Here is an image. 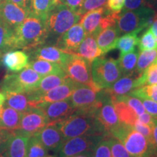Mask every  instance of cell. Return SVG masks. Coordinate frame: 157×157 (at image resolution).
Listing matches in <instances>:
<instances>
[{
	"instance_id": "1",
	"label": "cell",
	"mask_w": 157,
	"mask_h": 157,
	"mask_svg": "<svg viewBox=\"0 0 157 157\" xmlns=\"http://www.w3.org/2000/svg\"><path fill=\"white\" fill-rule=\"evenodd\" d=\"M49 36L46 21L29 14L19 25L13 29L10 49L34 50L45 42Z\"/></svg>"
},
{
	"instance_id": "2",
	"label": "cell",
	"mask_w": 157,
	"mask_h": 157,
	"mask_svg": "<svg viewBox=\"0 0 157 157\" xmlns=\"http://www.w3.org/2000/svg\"><path fill=\"white\" fill-rule=\"evenodd\" d=\"M96 113L75 111L68 117L55 124L65 140L84 135L108 134L98 120Z\"/></svg>"
},
{
	"instance_id": "3",
	"label": "cell",
	"mask_w": 157,
	"mask_h": 157,
	"mask_svg": "<svg viewBox=\"0 0 157 157\" xmlns=\"http://www.w3.org/2000/svg\"><path fill=\"white\" fill-rule=\"evenodd\" d=\"M109 135L120 141L132 157H155L156 155L154 146L132 127L121 123Z\"/></svg>"
},
{
	"instance_id": "4",
	"label": "cell",
	"mask_w": 157,
	"mask_h": 157,
	"mask_svg": "<svg viewBox=\"0 0 157 157\" xmlns=\"http://www.w3.org/2000/svg\"><path fill=\"white\" fill-rule=\"evenodd\" d=\"M155 16V12L148 7L135 10H121L118 15L116 25L119 34L139 33L151 24Z\"/></svg>"
},
{
	"instance_id": "5",
	"label": "cell",
	"mask_w": 157,
	"mask_h": 157,
	"mask_svg": "<svg viewBox=\"0 0 157 157\" xmlns=\"http://www.w3.org/2000/svg\"><path fill=\"white\" fill-rule=\"evenodd\" d=\"M91 72L93 83L100 91L111 87L121 76L118 60L101 56L91 63Z\"/></svg>"
},
{
	"instance_id": "6",
	"label": "cell",
	"mask_w": 157,
	"mask_h": 157,
	"mask_svg": "<svg viewBox=\"0 0 157 157\" xmlns=\"http://www.w3.org/2000/svg\"><path fill=\"white\" fill-rule=\"evenodd\" d=\"M42 76L29 66L15 74L5 75L0 83V87L5 93H29L39 84Z\"/></svg>"
},
{
	"instance_id": "7",
	"label": "cell",
	"mask_w": 157,
	"mask_h": 157,
	"mask_svg": "<svg viewBox=\"0 0 157 157\" xmlns=\"http://www.w3.org/2000/svg\"><path fill=\"white\" fill-rule=\"evenodd\" d=\"M82 16L63 3L58 4L46 19L49 35L58 38L74 25L79 22Z\"/></svg>"
},
{
	"instance_id": "8",
	"label": "cell",
	"mask_w": 157,
	"mask_h": 157,
	"mask_svg": "<svg viewBox=\"0 0 157 157\" xmlns=\"http://www.w3.org/2000/svg\"><path fill=\"white\" fill-rule=\"evenodd\" d=\"M120 12L111 11L104 6L84 14L79 23L84 29L86 35H93L95 37L103 29L116 25Z\"/></svg>"
},
{
	"instance_id": "9",
	"label": "cell",
	"mask_w": 157,
	"mask_h": 157,
	"mask_svg": "<svg viewBox=\"0 0 157 157\" xmlns=\"http://www.w3.org/2000/svg\"><path fill=\"white\" fill-rule=\"evenodd\" d=\"M103 90L96 91L87 85L78 84L69 98L75 111L97 112L101 106Z\"/></svg>"
},
{
	"instance_id": "10",
	"label": "cell",
	"mask_w": 157,
	"mask_h": 157,
	"mask_svg": "<svg viewBox=\"0 0 157 157\" xmlns=\"http://www.w3.org/2000/svg\"><path fill=\"white\" fill-rule=\"evenodd\" d=\"M107 135L88 134L65 140L58 151L59 157H71L87 151H93L98 143Z\"/></svg>"
},
{
	"instance_id": "11",
	"label": "cell",
	"mask_w": 157,
	"mask_h": 157,
	"mask_svg": "<svg viewBox=\"0 0 157 157\" xmlns=\"http://www.w3.org/2000/svg\"><path fill=\"white\" fill-rule=\"evenodd\" d=\"M64 71L69 78L78 84L87 85L96 91V88L92 78L91 63L82 57L73 55L72 58L63 68Z\"/></svg>"
},
{
	"instance_id": "12",
	"label": "cell",
	"mask_w": 157,
	"mask_h": 157,
	"mask_svg": "<svg viewBox=\"0 0 157 157\" xmlns=\"http://www.w3.org/2000/svg\"><path fill=\"white\" fill-rule=\"evenodd\" d=\"M49 123L50 121L42 111L37 108H33L22 113L18 128L14 132L30 137L36 135Z\"/></svg>"
},
{
	"instance_id": "13",
	"label": "cell",
	"mask_w": 157,
	"mask_h": 157,
	"mask_svg": "<svg viewBox=\"0 0 157 157\" xmlns=\"http://www.w3.org/2000/svg\"><path fill=\"white\" fill-rule=\"evenodd\" d=\"M36 108L42 111L50 123H56L63 120L75 111L69 98L52 103H41Z\"/></svg>"
},
{
	"instance_id": "14",
	"label": "cell",
	"mask_w": 157,
	"mask_h": 157,
	"mask_svg": "<svg viewBox=\"0 0 157 157\" xmlns=\"http://www.w3.org/2000/svg\"><path fill=\"white\" fill-rule=\"evenodd\" d=\"M103 93L101 105L98 109L96 117L108 134H110L120 125L121 122L116 113L111 96L105 93L104 90Z\"/></svg>"
},
{
	"instance_id": "15",
	"label": "cell",
	"mask_w": 157,
	"mask_h": 157,
	"mask_svg": "<svg viewBox=\"0 0 157 157\" xmlns=\"http://www.w3.org/2000/svg\"><path fill=\"white\" fill-rule=\"evenodd\" d=\"M86 36V33L80 23H76L59 36L56 47L67 53L74 55Z\"/></svg>"
},
{
	"instance_id": "16",
	"label": "cell",
	"mask_w": 157,
	"mask_h": 157,
	"mask_svg": "<svg viewBox=\"0 0 157 157\" xmlns=\"http://www.w3.org/2000/svg\"><path fill=\"white\" fill-rule=\"evenodd\" d=\"M30 14L28 10L7 0L0 2V19L10 28L15 29Z\"/></svg>"
},
{
	"instance_id": "17",
	"label": "cell",
	"mask_w": 157,
	"mask_h": 157,
	"mask_svg": "<svg viewBox=\"0 0 157 157\" xmlns=\"http://www.w3.org/2000/svg\"><path fill=\"white\" fill-rule=\"evenodd\" d=\"M35 136L48 151L56 152H58L65 141L61 132L55 123H49Z\"/></svg>"
},
{
	"instance_id": "18",
	"label": "cell",
	"mask_w": 157,
	"mask_h": 157,
	"mask_svg": "<svg viewBox=\"0 0 157 157\" xmlns=\"http://www.w3.org/2000/svg\"><path fill=\"white\" fill-rule=\"evenodd\" d=\"M72 56V54L65 52L56 46H40L33 51L34 58L56 63L60 65L63 68L68 63Z\"/></svg>"
},
{
	"instance_id": "19",
	"label": "cell",
	"mask_w": 157,
	"mask_h": 157,
	"mask_svg": "<svg viewBox=\"0 0 157 157\" xmlns=\"http://www.w3.org/2000/svg\"><path fill=\"white\" fill-rule=\"evenodd\" d=\"M76 85V82H74L71 78H68L63 84L49 90L41 95L37 100V105L41 103H52L68 99L73 93Z\"/></svg>"
},
{
	"instance_id": "20",
	"label": "cell",
	"mask_w": 157,
	"mask_h": 157,
	"mask_svg": "<svg viewBox=\"0 0 157 157\" xmlns=\"http://www.w3.org/2000/svg\"><path fill=\"white\" fill-rule=\"evenodd\" d=\"M4 95L6 105L21 113L36 106V102L29 93H5Z\"/></svg>"
},
{
	"instance_id": "21",
	"label": "cell",
	"mask_w": 157,
	"mask_h": 157,
	"mask_svg": "<svg viewBox=\"0 0 157 157\" xmlns=\"http://www.w3.org/2000/svg\"><path fill=\"white\" fill-rule=\"evenodd\" d=\"M29 57L25 52L21 50L7 51L1 57V62L9 71H21L29 65Z\"/></svg>"
},
{
	"instance_id": "22",
	"label": "cell",
	"mask_w": 157,
	"mask_h": 157,
	"mask_svg": "<svg viewBox=\"0 0 157 157\" xmlns=\"http://www.w3.org/2000/svg\"><path fill=\"white\" fill-rule=\"evenodd\" d=\"M139 76H123L115 82L111 87L103 90L110 96H123L129 93L136 88L139 87L137 77Z\"/></svg>"
},
{
	"instance_id": "23",
	"label": "cell",
	"mask_w": 157,
	"mask_h": 157,
	"mask_svg": "<svg viewBox=\"0 0 157 157\" xmlns=\"http://www.w3.org/2000/svg\"><path fill=\"white\" fill-rule=\"evenodd\" d=\"M68 77L65 74H51L43 76L39 82V84L34 90L29 92V94L32 96L33 99L37 105V100L43 94L47 93L49 90L58 87L63 84Z\"/></svg>"
},
{
	"instance_id": "24",
	"label": "cell",
	"mask_w": 157,
	"mask_h": 157,
	"mask_svg": "<svg viewBox=\"0 0 157 157\" xmlns=\"http://www.w3.org/2000/svg\"><path fill=\"white\" fill-rule=\"evenodd\" d=\"M74 55L82 57L92 63L95 58L103 56L93 35H86L85 38L76 49Z\"/></svg>"
},
{
	"instance_id": "25",
	"label": "cell",
	"mask_w": 157,
	"mask_h": 157,
	"mask_svg": "<svg viewBox=\"0 0 157 157\" xmlns=\"http://www.w3.org/2000/svg\"><path fill=\"white\" fill-rule=\"evenodd\" d=\"M119 35L117 25H112L102 30L95 36L98 47L104 55L116 49Z\"/></svg>"
},
{
	"instance_id": "26",
	"label": "cell",
	"mask_w": 157,
	"mask_h": 157,
	"mask_svg": "<svg viewBox=\"0 0 157 157\" xmlns=\"http://www.w3.org/2000/svg\"><path fill=\"white\" fill-rule=\"evenodd\" d=\"M29 138V137L22 136L13 132L5 151L7 157H26Z\"/></svg>"
},
{
	"instance_id": "27",
	"label": "cell",
	"mask_w": 157,
	"mask_h": 157,
	"mask_svg": "<svg viewBox=\"0 0 157 157\" xmlns=\"http://www.w3.org/2000/svg\"><path fill=\"white\" fill-rule=\"evenodd\" d=\"M21 115L22 113L4 103L0 108V127L14 132L18 128Z\"/></svg>"
},
{
	"instance_id": "28",
	"label": "cell",
	"mask_w": 157,
	"mask_h": 157,
	"mask_svg": "<svg viewBox=\"0 0 157 157\" xmlns=\"http://www.w3.org/2000/svg\"><path fill=\"white\" fill-rule=\"evenodd\" d=\"M113 107L117 113L119 120L121 123L132 127L137 120L138 116L130 106L116 97H111Z\"/></svg>"
},
{
	"instance_id": "29",
	"label": "cell",
	"mask_w": 157,
	"mask_h": 157,
	"mask_svg": "<svg viewBox=\"0 0 157 157\" xmlns=\"http://www.w3.org/2000/svg\"><path fill=\"white\" fill-rule=\"evenodd\" d=\"M28 66L37 72L39 75L45 76L51 74H65L64 71L60 65L56 63L48 61V60L34 59L32 61L29 62Z\"/></svg>"
},
{
	"instance_id": "30",
	"label": "cell",
	"mask_w": 157,
	"mask_h": 157,
	"mask_svg": "<svg viewBox=\"0 0 157 157\" xmlns=\"http://www.w3.org/2000/svg\"><path fill=\"white\" fill-rule=\"evenodd\" d=\"M60 3L59 0H31L30 14L46 21L50 12Z\"/></svg>"
},
{
	"instance_id": "31",
	"label": "cell",
	"mask_w": 157,
	"mask_h": 157,
	"mask_svg": "<svg viewBox=\"0 0 157 157\" xmlns=\"http://www.w3.org/2000/svg\"><path fill=\"white\" fill-rule=\"evenodd\" d=\"M138 54L139 52L135 50L128 53L120 55V57L118 60V64L120 68L121 75H137L136 66Z\"/></svg>"
},
{
	"instance_id": "32",
	"label": "cell",
	"mask_w": 157,
	"mask_h": 157,
	"mask_svg": "<svg viewBox=\"0 0 157 157\" xmlns=\"http://www.w3.org/2000/svg\"><path fill=\"white\" fill-rule=\"evenodd\" d=\"M157 61V49L139 51L137 58L136 74L140 76L148 66Z\"/></svg>"
},
{
	"instance_id": "33",
	"label": "cell",
	"mask_w": 157,
	"mask_h": 157,
	"mask_svg": "<svg viewBox=\"0 0 157 157\" xmlns=\"http://www.w3.org/2000/svg\"><path fill=\"white\" fill-rule=\"evenodd\" d=\"M137 32L128 33L118 39L116 48L120 51V55L128 53L135 50V46L138 43V37Z\"/></svg>"
},
{
	"instance_id": "34",
	"label": "cell",
	"mask_w": 157,
	"mask_h": 157,
	"mask_svg": "<svg viewBox=\"0 0 157 157\" xmlns=\"http://www.w3.org/2000/svg\"><path fill=\"white\" fill-rule=\"evenodd\" d=\"M48 155V149L35 135L29 137L27 144L26 157H47Z\"/></svg>"
},
{
	"instance_id": "35",
	"label": "cell",
	"mask_w": 157,
	"mask_h": 157,
	"mask_svg": "<svg viewBox=\"0 0 157 157\" xmlns=\"http://www.w3.org/2000/svg\"><path fill=\"white\" fill-rule=\"evenodd\" d=\"M13 32V29L10 28L0 19V56L11 50L10 43Z\"/></svg>"
},
{
	"instance_id": "36",
	"label": "cell",
	"mask_w": 157,
	"mask_h": 157,
	"mask_svg": "<svg viewBox=\"0 0 157 157\" xmlns=\"http://www.w3.org/2000/svg\"><path fill=\"white\" fill-rule=\"evenodd\" d=\"M129 95L140 99H149L157 103V84L141 86L132 90Z\"/></svg>"
},
{
	"instance_id": "37",
	"label": "cell",
	"mask_w": 157,
	"mask_h": 157,
	"mask_svg": "<svg viewBox=\"0 0 157 157\" xmlns=\"http://www.w3.org/2000/svg\"><path fill=\"white\" fill-rule=\"evenodd\" d=\"M139 87L151 84H157V61L154 62L137 77Z\"/></svg>"
},
{
	"instance_id": "38",
	"label": "cell",
	"mask_w": 157,
	"mask_h": 157,
	"mask_svg": "<svg viewBox=\"0 0 157 157\" xmlns=\"http://www.w3.org/2000/svg\"><path fill=\"white\" fill-rule=\"evenodd\" d=\"M137 46L139 51L157 49V37L151 28L145 31L140 38L138 39Z\"/></svg>"
},
{
	"instance_id": "39",
	"label": "cell",
	"mask_w": 157,
	"mask_h": 157,
	"mask_svg": "<svg viewBox=\"0 0 157 157\" xmlns=\"http://www.w3.org/2000/svg\"><path fill=\"white\" fill-rule=\"evenodd\" d=\"M108 141H109L111 154L112 157H132L128 151L123 146V144L118 139L112 135H107Z\"/></svg>"
},
{
	"instance_id": "40",
	"label": "cell",
	"mask_w": 157,
	"mask_h": 157,
	"mask_svg": "<svg viewBox=\"0 0 157 157\" xmlns=\"http://www.w3.org/2000/svg\"><path fill=\"white\" fill-rule=\"evenodd\" d=\"M111 97H115V96H111ZM116 98H117V99L121 100V101L126 103L129 106H130L133 110H134L135 112L137 113V116L142 114V113H144L145 111H146L140 98L129 95L117 96V97Z\"/></svg>"
},
{
	"instance_id": "41",
	"label": "cell",
	"mask_w": 157,
	"mask_h": 157,
	"mask_svg": "<svg viewBox=\"0 0 157 157\" xmlns=\"http://www.w3.org/2000/svg\"><path fill=\"white\" fill-rule=\"evenodd\" d=\"M107 3V0H83L81 7L77 13L81 16L87 13V12L94 10L100 7H104Z\"/></svg>"
},
{
	"instance_id": "42",
	"label": "cell",
	"mask_w": 157,
	"mask_h": 157,
	"mask_svg": "<svg viewBox=\"0 0 157 157\" xmlns=\"http://www.w3.org/2000/svg\"><path fill=\"white\" fill-rule=\"evenodd\" d=\"M107 135L102 139L94 148L93 157H112Z\"/></svg>"
},
{
	"instance_id": "43",
	"label": "cell",
	"mask_w": 157,
	"mask_h": 157,
	"mask_svg": "<svg viewBox=\"0 0 157 157\" xmlns=\"http://www.w3.org/2000/svg\"><path fill=\"white\" fill-rule=\"evenodd\" d=\"M135 130L142 134L154 146V138H153V128L147 124H142L137 119L133 126Z\"/></svg>"
},
{
	"instance_id": "44",
	"label": "cell",
	"mask_w": 157,
	"mask_h": 157,
	"mask_svg": "<svg viewBox=\"0 0 157 157\" xmlns=\"http://www.w3.org/2000/svg\"><path fill=\"white\" fill-rule=\"evenodd\" d=\"M13 133V131L0 127V154L5 152L10 137L12 136Z\"/></svg>"
},
{
	"instance_id": "45",
	"label": "cell",
	"mask_w": 157,
	"mask_h": 157,
	"mask_svg": "<svg viewBox=\"0 0 157 157\" xmlns=\"http://www.w3.org/2000/svg\"><path fill=\"white\" fill-rule=\"evenodd\" d=\"M143 7H146V0H125L121 10H135Z\"/></svg>"
},
{
	"instance_id": "46",
	"label": "cell",
	"mask_w": 157,
	"mask_h": 157,
	"mask_svg": "<svg viewBox=\"0 0 157 157\" xmlns=\"http://www.w3.org/2000/svg\"><path fill=\"white\" fill-rule=\"evenodd\" d=\"M145 110L153 118L157 119V103L149 99H140Z\"/></svg>"
},
{
	"instance_id": "47",
	"label": "cell",
	"mask_w": 157,
	"mask_h": 157,
	"mask_svg": "<svg viewBox=\"0 0 157 157\" xmlns=\"http://www.w3.org/2000/svg\"><path fill=\"white\" fill-rule=\"evenodd\" d=\"M125 0H107L106 6L113 12H120L123 9Z\"/></svg>"
},
{
	"instance_id": "48",
	"label": "cell",
	"mask_w": 157,
	"mask_h": 157,
	"mask_svg": "<svg viewBox=\"0 0 157 157\" xmlns=\"http://www.w3.org/2000/svg\"><path fill=\"white\" fill-rule=\"evenodd\" d=\"M137 119H138V121L142 124H147L148 125V126L151 127L152 128H154L155 119L153 118L148 113L144 112L142 113V114L139 115L138 117H137Z\"/></svg>"
},
{
	"instance_id": "49",
	"label": "cell",
	"mask_w": 157,
	"mask_h": 157,
	"mask_svg": "<svg viewBox=\"0 0 157 157\" xmlns=\"http://www.w3.org/2000/svg\"><path fill=\"white\" fill-rule=\"evenodd\" d=\"M61 2L77 13L81 7L83 0H61Z\"/></svg>"
},
{
	"instance_id": "50",
	"label": "cell",
	"mask_w": 157,
	"mask_h": 157,
	"mask_svg": "<svg viewBox=\"0 0 157 157\" xmlns=\"http://www.w3.org/2000/svg\"><path fill=\"white\" fill-rule=\"evenodd\" d=\"M7 1L16 4V5H19L20 7H23V8L29 10L31 0H7Z\"/></svg>"
},
{
	"instance_id": "51",
	"label": "cell",
	"mask_w": 157,
	"mask_h": 157,
	"mask_svg": "<svg viewBox=\"0 0 157 157\" xmlns=\"http://www.w3.org/2000/svg\"><path fill=\"white\" fill-rule=\"evenodd\" d=\"M153 138H154V146L157 155V119H155L154 126L153 128Z\"/></svg>"
},
{
	"instance_id": "52",
	"label": "cell",
	"mask_w": 157,
	"mask_h": 157,
	"mask_svg": "<svg viewBox=\"0 0 157 157\" xmlns=\"http://www.w3.org/2000/svg\"><path fill=\"white\" fill-rule=\"evenodd\" d=\"M150 28L153 31V33H154L157 37V15H156V16H155V18L154 19V21H153Z\"/></svg>"
},
{
	"instance_id": "53",
	"label": "cell",
	"mask_w": 157,
	"mask_h": 157,
	"mask_svg": "<svg viewBox=\"0 0 157 157\" xmlns=\"http://www.w3.org/2000/svg\"><path fill=\"white\" fill-rule=\"evenodd\" d=\"M71 157H93V151H87L82 154L75 155Z\"/></svg>"
},
{
	"instance_id": "54",
	"label": "cell",
	"mask_w": 157,
	"mask_h": 157,
	"mask_svg": "<svg viewBox=\"0 0 157 157\" xmlns=\"http://www.w3.org/2000/svg\"><path fill=\"white\" fill-rule=\"evenodd\" d=\"M5 96L4 95V93H0V108L2 107V105L5 103Z\"/></svg>"
},
{
	"instance_id": "55",
	"label": "cell",
	"mask_w": 157,
	"mask_h": 157,
	"mask_svg": "<svg viewBox=\"0 0 157 157\" xmlns=\"http://www.w3.org/2000/svg\"><path fill=\"white\" fill-rule=\"evenodd\" d=\"M0 157H7V156H6L5 152H4V153H2V154H0Z\"/></svg>"
},
{
	"instance_id": "56",
	"label": "cell",
	"mask_w": 157,
	"mask_h": 157,
	"mask_svg": "<svg viewBox=\"0 0 157 157\" xmlns=\"http://www.w3.org/2000/svg\"><path fill=\"white\" fill-rule=\"evenodd\" d=\"M47 157H57V156H52V155H48V156Z\"/></svg>"
},
{
	"instance_id": "57",
	"label": "cell",
	"mask_w": 157,
	"mask_h": 157,
	"mask_svg": "<svg viewBox=\"0 0 157 157\" xmlns=\"http://www.w3.org/2000/svg\"><path fill=\"white\" fill-rule=\"evenodd\" d=\"M3 1H5V0H0V2H3Z\"/></svg>"
},
{
	"instance_id": "58",
	"label": "cell",
	"mask_w": 157,
	"mask_h": 157,
	"mask_svg": "<svg viewBox=\"0 0 157 157\" xmlns=\"http://www.w3.org/2000/svg\"><path fill=\"white\" fill-rule=\"evenodd\" d=\"M59 1H60V2H61V0H59ZM62 3V2H61Z\"/></svg>"
},
{
	"instance_id": "59",
	"label": "cell",
	"mask_w": 157,
	"mask_h": 157,
	"mask_svg": "<svg viewBox=\"0 0 157 157\" xmlns=\"http://www.w3.org/2000/svg\"><path fill=\"white\" fill-rule=\"evenodd\" d=\"M1 57H2V56H0V58H1Z\"/></svg>"
}]
</instances>
